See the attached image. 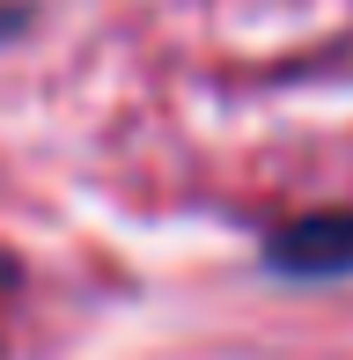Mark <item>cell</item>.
I'll return each mask as SVG.
<instances>
[{"mask_svg": "<svg viewBox=\"0 0 353 360\" xmlns=\"http://www.w3.org/2000/svg\"><path fill=\"white\" fill-rule=\"evenodd\" d=\"M8 30H15V15H8V8H0V37H8Z\"/></svg>", "mask_w": 353, "mask_h": 360, "instance_id": "6da1fadb", "label": "cell"}]
</instances>
